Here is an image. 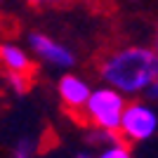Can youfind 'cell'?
<instances>
[{
	"label": "cell",
	"mask_w": 158,
	"mask_h": 158,
	"mask_svg": "<svg viewBox=\"0 0 158 158\" xmlns=\"http://www.w3.org/2000/svg\"><path fill=\"white\" fill-rule=\"evenodd\" d=\"M99 73L118 92H142L158 78V57L149 47H123L102 59Z\"/></svg>",
	"instance_id": "obj_1"
},
{
	"label": "cell",
	"mask_w": 158,
	"mask_h": 158,
	"mask_svg": "<svg viewBox=\"0 0 158 158\" xmlns=\"http://www.w3.org/2000/svg\"><path fill=\"white\" fill-rule=\"evenodd\" d=\"M125 109V99L118 90L102 87L97 92H90L85 104V116L87 123L97 125L99 130L111 132L113 137H120V113Z\"/></svg>",
	"instance_id": "obj_2"
},
{
	"label": "cell",
	"mask_w": 158,
	"mask_h": 158,
	"mask_svg": "<svg viewBox=\"0 0 158 158\" xmlns=\"http://www.w3.org/2000/svg\"><path fill=\"white\" fill-rule=\"evenodd\" d=\"M158 127L156 113L144 104H125L123 113H120V137L125 142H142L149 139Z\"/></svg>",
	"instance_id": "obj_3"
},
{
	"label": "cell",
	"mask_w": 158,
	"mask_h": 158,
	"mask_svg": "<svg viewBox=\"0 0 158 158\" xmlns=\"http://www.w3.org/2000/svg\"><path fill=\"white\" fill-rule=\"evenodd\" d=\"M59 97H61V104L73 118L87 125V116H85V104H87V97H90V87L87 83L78 78V76H64L59 80Z\"/></svg>",
	"instance_id": "obj_4"
},
{
	"label": "cell",
	"mask_w": 158,
	"mask_h": 158,
	"mask_svg": "<svg viewBox=\"0 0 158 158\" xmlns=\"http://www.w3.org/2000/svg\"><path fill=\"white\" fill-rule=\"evenodd\" d=\"M31 47L38 52V57L47 59L50 64H57V66H71L73 64V54L66 50V47L57 45L54 40H50L47 35H40V33H31Z\"/></svg>",
	"instance_id": "obj_5"
},
{
	"label": "cell",
	"mask_w": 158,
	"mask_h": 158,
	"mask_svg": "<svg viewBox=\"0 0 158 158\" xmlns=\"http://www.w3.org/2000/svg\"><path fill=\"white\" fill-rule=\"evenodd\" d=\"M0 61L5 64L7 71L28 73V76L35 73V64L26 57V52H21L19 47H14V45H0Z\"/></svg>",
	"instance_id": "obj_6"
},
{
	"label": "cell",
	"mask_w": 158,
	"mask_h": 158,
	"mask_svg": "<svg viewBox=\"0 0 158 158\" xmlns=\"http://www.w3.org/2000/svg\"><path fill=\"white\" fill-rule=\"evenodd\" d=\"M7 83L17 90L19 94L28 92L33 85V76H28V73H14V71H7Z\"/></svg>",
	"instance_id": "obj_7"
},
{
	"label": "cell",
	"mask_w": 158,
	"mask_h": 158,
	"mask_svg": "<svg viewBox=\"0 0 158 158\" xmlns=\"http://www.w3.org/2000/svg\"><path fill=\"white\" fill-rule=\"evenodd\" d=\"M99 158H132V156H130V149H127V144H125V142H118L116 146L106 149V151L102 153Z\"/></svg>",
	"instance_id": "obj_8"
},
{
	"label": "cell",
	"mask_w": 158,
	"mask_h": 158,
	"mask_svg": "<svg viewBox=\"0 0 158 158\" xmlns=\"http://www.w3.org/2000/svg\"><path fill=\"white\" fill-rule=\"evenodd\" d=\"M28 5H35V7H40V5H47V7H52V5H69V2H73V0H26Z\"/></svg>",
	"instance_id": "obj_9"
},
{
	"label": "cell",
	"mask_w": 158,
	"mask_h": 158,
	"mask_svg": "<svg viewBox=\"0 0 158 158\" xmlns=\"http://www.w3.org/2000/svg\"><path fill=\"white\" fill-rule=\"evenodd\" d=\"M14 158H31V144L28 142H21L14 151Z\"/></svg>",
	"instance_id": "obj_10"
},
{
	"label": "cell",
	"mask_w": 158,
	"mask_h": 158,
	"mask_svg": "<svg viewBox=\"0 0 158 158\" xmlns=\"http://www.w3.org/2000/svg\"><path fill=\"white\" fill-rule=\"evenodd\" d=\"M146 94H149V97H153V99H158V78L153 80L149 87H146Z\"/></svg>",
	"instance_id": "obj_11"
},
{
	"label": "cell",
	"mask_w": 158,
	"mask_h": 158,
	"mask_svg": "<svg viewBox=\"0 0 158 158\" xmlns=\"http://www.w3.org/2000/svg\"><path fill=\"white\" fill-rule=\"evenodd\" d=\"M153 52H156V57H158V28H156V38H153Z\"/></svg>",
	"instance_id": "obj_12"
},
{
	"label": "cell",
	"mask_w": 158,
	"mask_h": 158,
	"mask_svg": "<svg viewBox=\"0 0 158 158\" xmlns=\"http://www.w3.org/2000/svg\"><path fill=\"white\" fill-rule=\"evenodd\" d=\"M78 158H90V156H87V153H80V156Z\"/></svg>",
	"instance_id": "obj_13"
}]
</instances>
